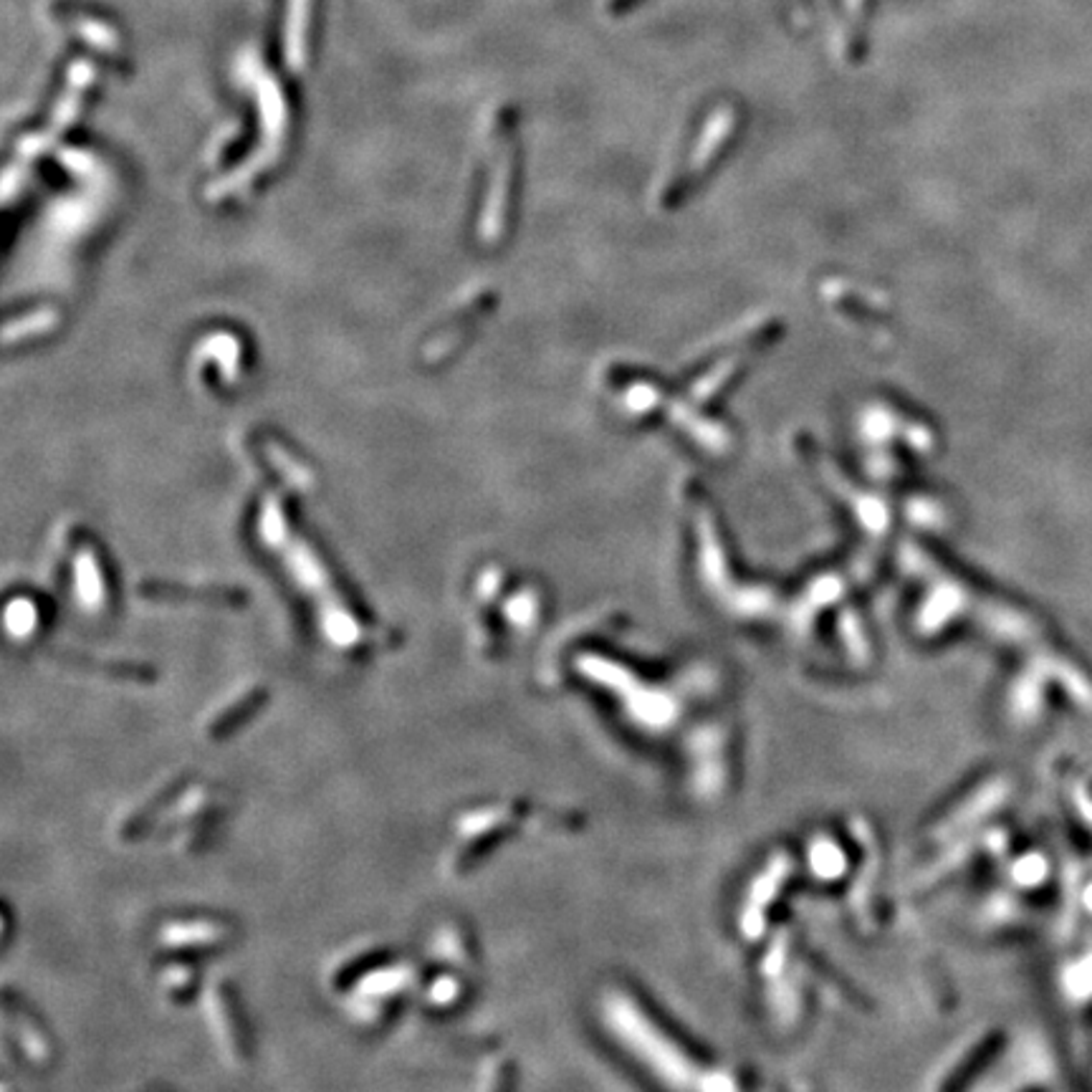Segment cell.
I'll list each match as a JSON object with an SVG mask.
<instances>
[{"label": "cell", "instance_id": "cell-2", "mask_svg": "<svg viewBox=\"0 0 1092 1092\" xmlns=\"http://www.w3.org/2000/svg\"><path fill=\"white\" fill-rule=\"evenodd\" d=\"M208 1007H210V1022L215 1026L218 1037H221L223 1047L228 1049L230 1058L246 1060L248 1058V1042H246V1024L240 1019L238 1007H235L233 994L226 984H215L208 994Z\"/></svg>", "mask_w": 1092, "mask_h": 1092}, {"label": "cell", "instance_id": "cell-6", "mask_svg": "<svg viewBox=\"0 0 1092 1092\" xmlns=\"http://www.w3.org/2000/svg\"><path fill=\"white\" fill-rule=\"evenodd\" d=\"M306 8H309V0H291V23H288V58H291L294 67H301V58H304V28H306Z\"/></svg>", "mask_w": 1092, "mask_h": 1092}, {"label": "cell", "instance_id": "cell-3", "mask_svg": "<svg viewBox=\"0 0 1092 1092\" xmlns=\"http://www.w3.org/2000/svg\"><path fill=\"white\" fill-rule=\"evenodd\" d=\"M412 979H415V971L405 969V966H398V969H387V971H372L370 976H364L362 984H359L357 996L364 1001V1005H367V1001H382V999L389 1001L392 996L407 991V987L412 984Z\"/></svg>", "mask_w": 1092, "mask_h": 1092}, {"label": "cell", "instance_id": "cell-7", "mask_svg": "<svg viewBox=\"0 0 1092 1092\" xmlns=\"http://www.w3.org/2000/svg\"><path fill=\"white\" fill-rule=\"evenodd\" d=\"M460 996H463V984L456 973H442L428 987V1001L438 1009L456 1005Z\"/></svg>", "mask_w": 1092, "mask_h": 1092}, {"label": "cell", "instance_id": "cell-8", "mask_svg": "<svg viewBox=\"0 0 1092 1092\" xmlns=\"http://www.w3.org/2000/svg\"><path fill=\"white\" fill-rule=\"evenodd\" d=\"M193 982H195V971L191 969V966H173V969H168V973H164L162 984H164V989H168V994H175L177 999H182V996L193 989Z\"/></svg>", "mask_w": 1092, "mask_h": 1092}, {"label": "cell", "instance_id": "cell-4", "mask_svg": "<svg viewBox=\"0 0 1092 1092\" xmlns=\"http://www.w3.org/2000/svg\"><path fill=\"white\" fill-rule=\"evenodd\" d=\"M265 699V693H261V690H256V693L246 695V699L235 701L233 706L228 708V711H221V716H215L208 726V734L212 736V739H223V736H228L230 731L235 729L240 721H246L248 716H251L253 711H256L258 704Z\"/></svg>", "mask_w": 1092, "mask_h": 1092}, {"label": "cell", "instance_id": "cell-5", "mask_svg": "<svg viewBox=\"0 0 1092 1092\" xmlns=\"http://www.w3.org/2000/svg\"><path fill=\"white\" fill-rule=\"evenodd\" d=\"M435 948L453 966H465V961H471V946L465 941L463 929H442Z\"/></svg>", "mask_w": 1092, "mask_h": 1092}, {"label": "cell", "instance_id": "cell-1", "mask_svg": "<svg viewBox=\"0 0 1092 1092\" xmlns=\"http://www.w3.org/2000/svg\"><path fill=\"white\" fill-rule=\"evenodd\" d=\"M233 929L215 918H177L159 929V943L168 948H221Z\"/></svg>", "mask_w": 1092, "mask_h": 1092}]
</instances>
